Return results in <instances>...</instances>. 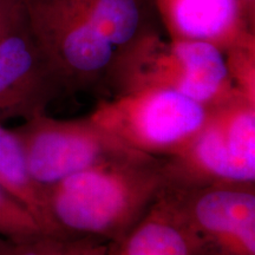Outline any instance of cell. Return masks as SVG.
Returning a JSON list of instances; mask_svg holds the SVG:
<instances>
[{
    "label": "cell",
    "instance_id": "obj_11",
    "mask_svg": "<svg viewBox=\"0 0 255 255\" xmlns=\"http://www.w3.org/2000/svg\"><path fill=\"white\" fill-rule=\"evenodd\" d=\"M0 188L33 216L45 234L68 237L53 221L47 189L28 170L26 159L13 129L0 123Z\"/></svg>",
    "mask_w": 255,
    "mask_h": 255
},
{
    "label": "cell",
    "instance_id": "obj_6",
    "mask_svg": "<svg viewBox=\"0 0 255 255\" xmlns=\"http://www.w3.org/2000/svg\"><path fill=\"white\" fill-rule=\"evenodd\" d=\"M13 131L31 175L45 188L97 165L145 155L133 150L89 116L58 120L44 113L24 121Z\"/></svg>",
    "mask_w": 255,
    "mask_h": 255
},
{
    "label": "cell",
    "instance_id": "obj_3",
    "mask_svg": "<svg viewBox=\"0 0 255 255\" xmlns=\"http://www.w3.org/2000/svg\"><path fill=\"white\" fill-rule=\"evenodd\" d=\"M162 159L167 186L255 184V101L235 92L209 107L200 132Z\"/></svg>",
    "mask_w": 255,
    "mask_h": 255
},
{
    "label": "cell",
    "instance_id": "obj_1",
    "mask_svg": "<svg viewBox=\"0 0 255 255\" xmlns=\"http://www.w3.org/2000/svg\"><path fill=\"white\" fill-rule=\"evenodd\" d=\"M165 186L163 159L139 155L79 171L46 189L60 233L116 242L148 212Z\"/></svg>",
    "mask_w": 255,
    "mask_h": 255
},
{
    "label": "cell",
    "instance_id": "obj_16",
    "mask_svg": "<svg viewBox=\"0 0 255 255\" xmlns=\"http://www.w3.org/2000/svg\"><path fill=\"white\" fill-rule=\"evenodd\" d=\"M24 21L23 0H0V40Z\"/></svg>",
    "mask_w": 255,
    "mask_h": 255
},
{
    "label": "cell",
    "instance_id": "obj_9",
    "mask_svg": "<svg viewBox=\"0 0 255 255\" xmlns=\"http://www.w3.org/2000/svg\"><path fill=\"white\" fill-rule=\"evenodd\" d=\"M170 39L203 41L223 53L255 44L240 0H150Z\"/></svg>",
    "mask_w": 255,
    "mask_h": 255
},
{
    "label": "cell",
    "instance_id": "obj_18",
    "mask_svg": "<svg viewBox=\"0 0 255 255\" xmlns=\"http://www.w3.org/2000/svg\"><path fill=\"white\" fill-rule=\"evenodd\" d=\"M242 8L250 21L254 25L255 21V0H240Z\"/></svg>",
    "mask_w": 255,
    "mask_h": 255
},
{
    "label": "cell",
    "instance_id": "obj_8",
    "mask_svg": "<svg viewBox=\"0 0 255 255\" xmlns=\"http://www.w3.org/2000/svg\"><path fill=\"white\" fill-rule=\"evenodd\" d=\"M64 90L25 19L0 40V123L46 113Z\"/></svg>",
    "mask_w": 255,
    "mask_h": 255
},
{
    "label": "cell",
    "instance_id": "obj_14",
    "mask_svg": "<svg viewBox=\"0 0 255 255\" xmlns=\"http://www.w3.org/2000/svg\"><path fill=\"white\" fill-rule=\"evenodd\" d=\"M45 234L30 213L0 188V235L27 238Z\"/></svg>",
    "mask_w": 255,
    "mask_h": 255
},
{
    "label": "cell",
    "instance_id": "obj_15",
    "mask_svg": "<svg viewBox=\"0 0 255 255\" xmlns=\"http://www.w3.org/2000/svg\"><path fill=\"white\" fill-rule=\"evenodd\" d=\"M225 57L234 88L255 101V44L234 47Z\"/></svg>",
    "mask_w": 255,
    "mask_h": 255
},
{
    "label": "cell",
    "instance_id": "obj_17",
    "mask_svg": "<svg viewBox=\"0 0 255 255\" xmlns=\"http://www.w3.org/2000/svg\"><path fill=\"white\" fill-rule=\"evenodd\" d=\"M83 255H111V242L95 241Z\"/></svg>",
    "mask_w": 255,
    "mask_h": 255
},
{
    "label": "cell",
    "instance_id": "obj_4",
    "mask_svg": "<svg viewBox=\"0 0 255 255\" xmlns=\"http://www.w3.org/2000/svg\"><path fill=\"white\" fill-rule=\"evenodd\" d=\"M208 115V107L181 92L145 88L101 102L89 117L133 150L167 158L200 132Z\"/></svg>",
    "mask_w": 255,
    "mask_h": 255
},
{
    "label": "cell",
    "instance_id": "obj_13",
    "mask_svg": "<svg viewBox=\"0 0 255 255\" xmlns=\"http://www.w3.org/2000/svg\"><path fill=\"white\" fill-rule=\"evenodd\" d=\"M95 241L91 238L50 234L27 238L0 235V255H83Z\"/></svg>",
    "mask_w": 255,
    "mask_h": 255
},
{
    "label": "cell",
    "instance_id": "obj_10",
    "mask_svg": "<svg viewBox=\"0 0 255 255\" xmlns=\"http://www.w3.org/2000/svg\"><path fill=\"white\" fill-rule=\"evenodd\" d=\"M163 191V190H162ZM111 255H196V247L163 193L121 240Z\"/></svg>",
    "mask_w": 255,
    "mask_h": 255
},
{
    "label": "cell",
    "instance_id": "obj_7",
    "mask_svg": "<svg viewBox=\"0 0 255 255\" xmlns=\"http://www.w3.org/2000/svg\"><path fill=\"white\" fill-rule=\"evenodd\" d=\"M162 193L193 239L196 255H255L254 184L165 186Z\"/></svg>",
    "mask_w": 255,
    "mask_h": 255
},
{
    "label": "cell",
    "instance_id": "obj_5",
    "mask_svg": "<svg viewBox=\"0 0 255 255\" xmlns=\"http://www.w3.org/2000/svg\"><path fill=\"white\" fill-rule=\"evenodd\" d=\"M26 24L68 91L108 79L116 50L72 0H23Z\"/></svg>",
    "mask_w": 255,
    "mask_h": 255
},
{
    "label": "cell",
    "instance_id": "obj_12",
    "mask_svg": "<svg viewBox=\"0 0 255 255\" xmlns=\"http://www.w3.org/2000/svg\"><path fill=\"white\" fill-rule=\"evenodd\" d=\"M119 51L149 32L150 0H72Z\"/></svg>",
    "mask_w": 255,
    "mask_h": 255
},
{
    "label": "cell",
    "instance_id": "obj_2",
    "mask_svg": "<svg viewBox=\"0 0 255 255\" xmlns=\"http://www.w3.org/2000/svg\"><path fill=\"white\" fill-rule=\"evenodd\" d=\"M107 81L117 95L164 88L208 108L239 92L219 47L203 41L164 40L156 31L116 51Z\"/></svg>",
    "mask_w": 255,
    "mask_h": 255
}]
</instances>
